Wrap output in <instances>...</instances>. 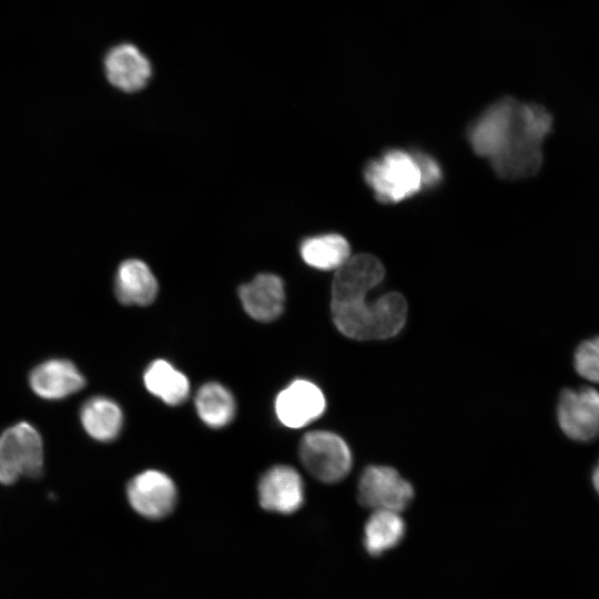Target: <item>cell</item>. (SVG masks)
Wrapping results in <instances>:
<instances>
[{"label": "cell", "instance_id": "cell-1", "mask_svg": "<svg viewBox=\"0 0 599 599\" xmlns=\"http://www.w3.org/2000/svg\"><path fill=\"white\" fill-rule=\"evenodd\" d=\"M550 112L537 103L519 102L502 150L490 160L496 174L515 180L532 176L542 164V142L551 132Z\"/></svg>", "mask_w": 599, "mask_h": 599}, {"label": "cell", "instance_id": "cell-2", "mask_svg": "<svg viewBox=\"0 0 599 599\" xmlns=\"http://www.w3.org/2000/svg\"><path fill=\"white\" fill-rule=\"evenodd\" d=\"M367 297L331 305L332 318L345 336L358 339H386L397 335L406 323L407 303L397 293H387L374 302Z\"/></svg>", "mask_w": 599, "mask_h": 599}, {"label": "cell", "instance_id": "cell-3", "mask_svg": "<svg viewBox=\"0 0 599 599\" xmlns=\"http://www.w3.org/2000/svg\"><path fill=\"white\" fill-rule=\"evenodd\" d=\"M364 179L375 197L383 203H397L417 194L423 189L422 175L414 154L389 150L370 161Z\"/></svg>", "mask_w": 599, "mask_h": 599}, {"label": "cell", "instance_id": "cell-4", "mask_svg": "<svg viewBox=\"0 0 599 599\" xmlns=\"http://www.w3.org/2000/svg\"><path fill=\"white\" fill-rule=\"evenodd\" d=\"M43 457L42 438L35 427L27 422L10 426L0 434V483L11 485L21 476L39 477Z\"/></svg>", "mask_w": 599, "mask_h": 599}, {"label": "cell", "instance_id": "cell-5", "mask_svg": "<svg viewBox=\"0 0 599 599\" xmlns=\"http://www.w3.org/2000/svg\"><path fill=\"white\" fill-rule=\"evenodd\" d=\"M300 458L311 475L326 484L344 479L353 464L345 440L327 430L306 433L300 444Z\"/></svg>", "mask_w": 599, "mask_h": 599}, {"label": "cell", "instance_id": "cell-6", "mask_svg": "<svg viewBox=\"0 0 599 599\" xmlns=\"http://www.w3.org/2000/svg\"><path fill=\"white\" fill-rule=\"evenodd\" d=\"M414 498V488L393 467L370 465L366 467L357 485V499L372 510L400 512Z\"/></svg>", "mask_w": 599, "mask_h": 599}, {"label": "cell", "instance_id": "cell-7", "mask_svg": "<svg viewBox=\"0 0 599 599\" xmlns=\"http://www.w3.org/2000/svg\"><path fill=\"white\" fill-rule=\"evenodd\" d=\"M561 430L578 441L599 436V392L592 387L567 388L560 394L557 407Z\"/></svg>", "mask_w": 599, "mask_h": 599}, {"label": "cell", "instance_id": "cell-8", "mask_svg": "<svg viewBox=\"0 0 599 599\" xmlns=\"http://www.w3.org/2000/svg\"><path fill=\"white\" fill-rule=\"evenodd\" d=\"M519 102L505 97L491 104L470 125L468 139L476 154L489 160L498 155L515 121Z\"/></svg>", "mask_w": 599, "mask_h": 599}, {"label": "cell", "instance_id": "cell-9", "mask_svg": "<svg viewBox=\"0 0 599 599\" xmlns=\"http://www.w3.org/2000/svg\"><path fill=\"white\" fill-rule=\"evenodd\" d=\"M382 262L372 254L352 256L336 270L331 291V305L346 304L367 297L384 278Z\"/></svg>", "mask_w": 599, "mask_h": 599}, {"label": "cell", "instance_id": "cell-10", "mask_svg": "<svg viewBox=\"0 0 599 599\" xmlns=\"http://www.w3.org/2000/svg\"><path fill=\"white\" fill-rule=\"evenodd\" d=\"M126 495L132 508L149 519L167 516L176 502V488L172 479L159 470H145L131 479Z\"/></svg>", "mask_w": 599, "mask_h": 599}, {"label": "cell", "instance_id": "cell-11", "mask_svg": "<svg viewBox=\"0 0 599 599\" xmlns=\"http://www.w3.org/2000/svg\"><path fill=\"white\" fill-rule=\"evenodd\" d=\"M325 407L322 390L305 379L292 382L275 399L276 416L290 428H301L311 424L324 413Z\"/></svg>", "mask_w": 599, "mask_h": 599}, {"label": "cell", "instance_id": "cell-12", "mask_svg": "<svg viewBox=\"0 0 599 599\" xmlns=\"http://www.w3.org/2000/svg\"><path fill=\"white\" fill-rule=\"evenodd\" d=\"M261 506L270 511L291 514L304 501V484L296 469L277 465L268 469L258 484Z\"/></svg>", "mask_w": 599, "mask_h": 599}, {"label": "cell", "instance_id": "cell-13", "mask_svg": "<svg viewBox=\"0 0 599 599\" xmlns=\"http://www.w3.org/2000/svg\"><path fill=\"white\" fill-rule=\"evenodd\" d=\"M108 81L119 90L135 92L149 82L152 67L149 59L132 43L111 48L104 58Z\"/></svg>", "mask_w": 599, "mask_h": 599}, {"label": "cell", "instance_id": "cell-14", "mask_svg": "<svg viewBox=\"0 0 599 599\" xmlns=\"http://www.w3.org/2000/svg\"><path fill=\"white\" fill-rule=\"evenodd\" d=\"M29 385L39 397L58 400L82 389L85 379L71 361L51 358L30 372Z\"/></svg>", "mask_w": 599, "mask_h": 599}, {"label": "cell", "instance_id": "cell-15", "mask_svg": "<svg viewBox=\"0 0 599 599\" xmlns=\"http://www.w3.org/2000/svg\"><path fill=\"white\" fill-rule=\"evenodd\" d=\"M238 295L245 312L256 321L270 322L283 312L284 284L275 274L256 275L250 283L238 288Z\"/></svg>", "mask_w": 599, "mask_h": 599}, {"label": "cell", "instance_id": "cell-16", "mask_svg": "<svg viewBox=\"0 0 599 599\" xmlns=\"http://www.w3.org/2000/svg\"><path fill=\"white\" fill-rule=\"evenodd\" d=\"M158 290L156 278L143 261L131 258L119 265L114 292L122 304L149 305L155 300Z\"/></svg>", "mask_w": 599, "mask_h": 599}, {"label": "cell", "instance_id": "cell-17", "mask_svg": "<svg viewBox=\"0 0 599 599\" xmlns=\"http://www.w3.org/2000/svg\"><path fill=\"white\" fill-rule=\"evenodd\" d=\"M82 427L89 436L99 441H110L118 437L123 426L120 406L104 396L88 399L80 409Z\"/></svg>", "mask_w": 599, "mask_h": 599}, {"label": "cell", "instance_id": "cell-18", "mask_svg": "<svg viewBox=\"0 0 599 599\" xmlns=\"http://www.w3.org/2000/svg\"><path fill=\"white\" fill-rule=\"evenodd\" d=\"M405 530L406 526L399 512L373 510L364 526L365 550L370 556H380L402 541Z\"/></svg>", "mask_w": 599, "mask_h": 599}, {"label": "cell", "instance_id": "cell-19", "mask_svg": "<svg viewBox=\"0 0 599 599\" xmlns=\"http://www.w3.org/2000/svg\"><path fill=\"white\" fill-rule=\"evenodd\" d=\"M300 253L303 261L316 270L336 271L351 257V246L339 234H323L305 238Z\"/></svg>", "mask_w": 599, "mask_h": 599}, {"label": "cell", "instance_id": "cell-20", "mask_svg": "<svg viewBox=\"0 0 599 599\" xmlns=\"http://www.w3.org/2000/svg\"><path fill=\"white\" fill-rule=\"evenodd\" d=\"M143 379L148 390L167 405H180L189 396L187 377L164 359L152 362Z\"/></svg>", "mask_w": 599, "mask_h": 599}, {"label": "cell", "instance_id": "cell-21", "mask_svg": "<svg viewBox=\"0 0 599 599\" xmlns=\"http://www.w3.org/2000/svg\"><path fill=\"white\" fill-rule=\"evenodd\" d=\"M195 407L200 418L212 428L230 424L235 414V400L227 388L219 383H206L197 390Z\"/></svg>", "mask_w": 599, "mask_h": 599}, {"label": "cell", "instance_id": "cell-22", "mask_svg": "<svg viewBox=\"0 0 599 599\" xmlns=\"http://www.w3.org/2000/svg\"><path fill=\"white\" fill-rule=\"evenodd\" d=\"M575 368L583 378L599 383V336L582 342L575 353Z\"/></svg>", "mask_w": 599, "mask_h": 599}, {"label": "cell", "instance_id": "cell-23", "mask_svg": "<svg viewBox=\"0 0 599 599\" xmlns=\"http://www.w3.org/2000/svg\"><path fill=\"white\" fill-rule=\"evenodd\" d=\"M420 170L423 187H434L443 180V171L437 161L429 154L414 153Z\"/></svg>", "mask_w": 599, "mask_h": 599}, {"label": "cell", "instance_id": "cell-24", "mask_svg": "<svg viewBox=\"0 0 599 599\" xmlns=\"http://www.w3.org/2000/svg\"><path fill=\"white\" fill-rule=\"evenodd\" d=\"M592 484L596 489V491L599 495V466L596 465V468L592 474Z\"/></svg>", "mask_w": 599, "mask_h": 599}, {"label": "cell", "instance_id": "cell-25", "mask_svg": "<svg viewBox=\"0 0 599 599\" xmlns=\"http://www.w3.org/2000/svg\"><path fill=\"white\" fill-rule=\"evenodd\" d=\"M597 466H599V460H598V463H597Z\"/></svg>", "mask_w": 599, "mask_h": 599}]
</instances>
